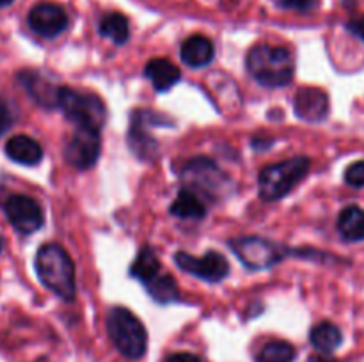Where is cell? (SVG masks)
Masks as SVG:
<instances>
[{
  "mask_svg": "<svg viewBox=\"0 0 364 362\" xmlns=\"http://www.w3.org/2000/svg\"><path fill=\"white\" fill-rule=\"evenodd\" d=\"M174 261L183 272L192 273L208 283H219L230 273V265L226 258L215 251H208L203 258H194L187 252H176Z\"/></svg>",
  "mask_w": 364,
  "mask_h": 362,
  "instance_id": "obj_9",
  "label": "cell"
},
{
  "mask_svg": "<svg viewBox=\"0 0 364 362\" xmlns=\"http://www.w3.org/2000/svg\"><path fill=\"white\" fill-rule=\"evenodd\" d=\"M311 362H333V361H323V358H320V357H313Z\"/></svg>",
  "mask_w": 364,
  "mask_h": 362,
  "instance_id": "obj_31",
  "label": "cell"
},
{
  "mask_svg": "<svg viewBox=\"0 0 364 362\" xmlns=\"http://www.w3.org/2000/svg\"><path fill=\"white\" fill-rule=\"evenodd\" d=\"M28 27L41 38L53 39L66 31L68 14L57 4L41 2L28 13Z\"/></svg>",
  "mask_w": 364,
  "mask_h": 362,
  "instance_id": "obj_11",
  "label": "cell"
},
{
  "mask_svg": "<svg viewBox=\"0 0 364 362\" xmlns=\"http://www.w3.org/2000/svg\"><path fill=\"white\" fill-rule=\"evenodd\" d=\"M350 28L364 41V16L361 18V20H358V21H354V23H350Z\"/></svg>",
  "mask_w": 364,
  "mask_h": 362,
  "instance_id": "obj_29",
  "label": "cell"
},
{
  "mask_svg": "<svg viewBox=\"0 0 364 362\" xmlns=\"http://www.w3.org/2000/svg\"><path fill=\"white\" fill-rule=\"evenodd\" d=\"M345 181H347L350 187H364V160L363 162H355L352 163V165H348V169L345 170Z\"/></svg>",
  "mask_w": 364,
  "mask_h": 362,
  "instance_id": "obj_25",
  "label": "cell"
},
{
  "mask_svg": "<svg viewBox=\"0 0 364 362\" xmlns=\"http://www.w3.org/2000/svg\"><path fill=\"white\" fill-rule=\"evenodd\" d=\"M100 34L105 38L112 39L116 45H124L130 38V25H128V18L123 16L121 13H109L100 20L98 23Z\"/></svg>",
  "mask_w": 364,
  "mask_h": 362,
  "instance_id": "obj_22",
  "label": "cell"
},
{
  "mask_svg": "<svg viewBox=\"0 0 364 362\" xmlns=\"http://www.w3.org/2000/svg\"><path fill=\"white\" fill-rule=\"evenodd\" d=\"M102 138L98 130L91 128H77L64 148V158L75 169H91L100 158Z\"/></svg>",
  "mask_w": 364,
  "mask_h": 362,
  "instance_id": "obj_8",
  "label": "cell"
},
{
  "mask_svg": "<svg viewBox=\"0 0 364 362\" xmlns=\"http://www.w3.org/2000/svg\"><path fill=\"white\" fill-rule=\"evenodd\" d=\"M6 153L13 162L21 165H38L43 160V148L28 135H14L6 142Z\"/></svg>",
  "mask_w": 364,
  "mask_h": 362,
  "instance_id": "obj_14",
  "label": "cell"
},
{
  "mask_svg": "<svg viewBox=\"0 0 364 362\" xmlns=\"http://www.w3.org/2000/svg\"><path fill=\"white\" fill-rule=\"evenodd\" d=\"M166 362H201V358L188 351H181V353H173L166 358Z\"/></svg>",
  "mask_w": 364,
  "mask_h": 362,
  "instance_id": "obj_28",
  "label": "cell"
},
{
  "mask_svg": "<svg viewBox=\"0 0 364 362\" xmlns=\"http://www.w3.org/2000/svg\"><path fill=\"white\" fill-rule=\"evenodd\" d=\"M2 248H4V240H2V236H0V252H2Z\"/></svg>",
  "mask_w": 364,
  "mask_h": 362,
  "instance_id": "obj_32",
  "label": "cell"
},
{
  "mask_svg": "<svg viewBox=\"0 0 364 362\" xmlns=\"http://www.w3.org/2000/svg\"><path fill=\"white\" fill-rule=\"evenodd\" d=\"M4 212L14 229L23 234L36 233L38 229H41L43 222H45L41 206L28 195H11L4 204Z\"/></svg>",
  "mask_w": 364,
  "mask_h": 362,
  "instance_id": "obj_10",
  "label": "cell"
},
{
  "mask_svg": "<svg viewBox=\"0 0 364 362\" xmlns=\"http://www.w3.org/2000/svg\"><path fill=\"white\" fill-rule=\"evenodd\" d=\"M313 2H315V0H281V6L287 7V9L308 11L311 9Z\"/></svg>",
  "mask_w": 364,
  "mask_h": 362,
  "instance_id": "obj_27",
  "label": "cell"
},
{
  "mask_svg": "<svg viewBox=\"0 0 364 362\" xmlns=\"http://www.w3.org/2000/svg\"><path fill=\"white\" fill-rule=\"evenodd\" d=\"M13 124V114H11L9 105L4 99H0V135L6 133Z\"/></svg>",
  "mask_w": 364,
  "mask_h": 362,
  "instance_id": "obj_26",
  "label": "cell"
},
{
  "mask_svg": "<svg viewBox=\"0 0 364 362\" xmlns=\"http://www.w3.org/2000/svg\"><path fill=\"white\" fill-rule=\"evenodd\" d=\"M180 57L191 67L208 66L213 60V43L203 34L191 35L181 45Z\"/></svg>",
  "mask_w": 364,
  "mask_h": 362,
  "instance_id": "obj_15",
  "label": "cell"
},
{
  "mask_svg": "<svg viewBox=\"0 0 364 362\" xmlns=\"http://www.w3.org/2000/svg\"><path fill=\"white\" fill-rule=\"evenodd\" d=\"M309 165L311 163L306 156H295V158L265 167L258 177L262 199L277 201V199L284 197L309 172Z\"/></svg>",
  "mask_w": 364,
  "mask_h": 362,
  "instance_id": "obj_5",
  "label": "cell"
},
{
  "mask_svg": "<svg viewBox=\"0 0 364 362\" xmlns=\"http://www.w3.org/2000/svg\"><path fill=\"white\" fill-rule=\"evenodd\" d=\"M146 77L151 80L156 91H169L181 78L180 70L167 59H153L146 64Z\"/></svg>",
  "mask_w": 364,
  "mask_h": 362,
  "instance_id": "obj_16",
  "label": "cell"
},
{
  "mask_svg": "<svg viewBox=\"0 0 364 362\" xmlns=\"http://www.w3.org/2000/svg\"><path fill=\"white\" fill-rule=\"evenodd\" d=\"M181 177L187 183L188 190L196 192V194L203 192L208 197L223 194L228 183V176L219 169V165L213 160L205 158V156H199V158L185 163Z\"/></svg>",
  "mask_w": 364,
  "mask_h": 362,
  "instance_id": "obj_6",
  "label": "cell"
},
{
  "mask_svg": "<svg viewBox=\"0 0 364 362\" xmlns=\"http://www.w3.org/2000/svg\"><path fill=\"white\" fill-rule=\"evenodd\" d=\"M146 290L149 291L153 298L160 304H171V302L178 300L180 298V291H178L176 280L171 275H156L151 283L146 284Z\"/></svg>",
  "mask_w": 364,
  "mask_h": 362,
  "instance_id": "obj_23",
  "label": "cell"
},
{
  "mask_svg": "<svg viewBox=\"0 0 364 362\" xmlns=\"http://www.w3.org/2000/svg\"><path fill=\"white\" fill-rule=\"evenodd\" d=\"M247 70L258 84L267 87H283L295 75L294 55L284 46L262 43L247 53Z\"/></svg>",
  "mask_w": 364,
  "mask_h": 362,
  "instance_id": "obj_1",
  "label": "cell"
},
{
  "mask_svg": "<svg viewBox=\"0 0 364 362\" xmlns=\"http://www.w3.org/2000/svg\"><path fill=\"white\" fill-rule=\"evenodd\" d=\"M160 270H162V263H160L156 252L153 251L151 247H144L137 254L135 261L132 263L130 275L135 277L137 280H141L146 286V284L151 283L156 275H160Z\"/></svg>",
  "mask_w": 364,
  "mask_h": 362,
  "instance_id": "obj_19",
  "label": "cell"
},
{
  "mask_svg": "<svg viewBox=\"0 0 364 362\" xmlns=\"http://www.w3.org/2000/svg\"><path fill=\"white\" fill-rule=\"evenodd\" d=\"M309 339H311V344L316 350L322 351V353H331V351H334L341 344L343 334H341V330L334 323L322 322L316 327H313Z\"/></svg>",
  "mask_w": 364,
  "mask_h": 362,
  "instance_id": "obj_21",
  "label": "cell"
},
{
  "mask_svg": "<svg viewBox=\"0 0 364 362\" xmlns=\"http://www.w3.org/2000/svg\"><path fill=\"white\" fill-rule=\"evenodd\" d=\"M14 0H0V7H7V6H11Z\"/></svg>",
  "mask_w": 364,
  "mask_h": 362,
  "instance_id": "obj_30",
  "label": "cell"
},
{
  "mask_svg": "<svg viewBox=\"0 0 364 362\" xmlns=\"http://www.w3.org/2000/svg\"><path fill=\"white\" fill-rule=\"evenodd\" d=\"M295 114L308 123H322L329 114V98L318 87L299 89L294 99Z\"/></svg>",
  "mask_w": 364,
  "mask_h": 362,
  "instance_id": "obj_12",
  "label": "cell"
},
{
  "mask_svg": "<svg viewBox=\"0 0 364 362\" xmlns=\"http://www.w3.org/2000/svg\"><path fill=\"white\" fill-rule=\"evenodd\" d=\"M230 245L235 254L240 258V261L252 270L269 268L283 258L279 245L259 236L237 238Z\"/></svg>",
  "mask_w": 364,
  "mask_h": 362,
  "instance_id": "obj_7",
  "label": "cell"
},
{
  "mask_svg": "<svg viewBox=\"0 0 364 362\" xmlns=\"http://www.w3.org/2000/svg\"><path fill=\"white\" fill-rule=\"evenodd\" d=\"M295 348L287 341H270L256 355V362H291Z\"/></svg>",
  "mask_w": 364,
  "mask_h": 362,
  "instance_id": "obj_24",
  "label": "cell"
},
{
  "mask_svg": "<svg viewBox=\"0 0 364 362\" xmlns=\"http://www.w3.org/2000/svg\"><path fill=\"white\" fill-rule=\"evenodd\" d=\"M18 80L21 82L25 91H27L39 105L46 106V109L57 106V92H59V87H55L52 82L46 80L41 73L31 70L21 71V73H18Z\"/></svg>",
  "mask_w": 364,
  "mask_h": 362,
  "instance_id": "obj_13",
  "label": "cell"
},
{
  "mask_svg": "<svg viewBox=\"0 0 364 362\" xmlns=\"http://www.w3.org/2000/svg\"><path fill=\"white\" fill-rule=\"evenodd\" d=\"M57 106L63 110L68 121L77 128H91L102 130L107 121V106L100 96L91 92L75 91L71 87H59L57 92Z\"/></svg>",
  "mask_w": 364,
  "mask_h": 362,
  "instance_id": "obj_4",
  "label": "cell"
},
{
  "mask_svg": "<svg viewBox=\"0 0 364 362\" xmlns=\"http://www.w3.org/2000/svg\"><path fill=\"white\" fill-rule=\"evenodd\" d=\"M107 332L123 357L137 361L148 348V332L141 319L127 307L110 309L107 316Z\"/></svg>",
  "mask_w": 364,
  "mask_h": 362,
  "instance_id": "obj_3",
  "label": "cell"
},
{
  "mask_svg": "<svg viewBox=\"0 0 364 362\" xmlns=\"http://www.w3.org/2000/svg\"><path fill=\"white\" fill-rule=\"evenodd\" d=\"M338 231L347 241L364 240V209L359 206H347L338 216Z\"/></svg>",
  "mask_w": 364,
  "mask_h": 362,
  "instance_id": "obj_18",
  "label": "cell"
},
{
  "mask_svg": "<svg viewBox=\"0 0 364 362\" xmlns=\"http://www.w3.org/2000/svg\"><path fill=\"white\" fill-rule=\"evenodd\" d=\"M171 213L174 216H180V219H203L206 215V206L199 197V194L183 188L171 204Z\"/></svg>",
  "mask_w": 364,
  "mask_h": 362,
  "instance_id": "obj_20",
  "label": "cell"
},
{
  "mask_svg": "<svg viewBox=\"0 0 364 362\" xmlns=\"http://www.w3.org/2000/svg\"><path fill=\"white\" fill-rule=\"evenodd\" d=\"M146 110H137L132 117L130 133H128V142L130 148L134 149L135 155L141 158H148L153 151H155L156 144L149 133H146Z\"/></svg>",
  "mask_w": 364,
  "mask_h": 362,
  "instance_id": "obj_17",
  "label": "cell"
},
{
  "mask_svg": "<svg viewBox=\"0 0 364 362\" xmlns=\"http://www.w3.org/2000/svg\"><path fill=\"white\" fill-rule=\"evenodd\" d=\"M39 280L64 300H73L77 293L75 265L66 251L57 243H45L36 254Z\"/></svg>",
  "mask_w": 364,
  "mask_h": 362,
  "instance_id": "obj_2",
  "label": "cell"
}]
</instances>
